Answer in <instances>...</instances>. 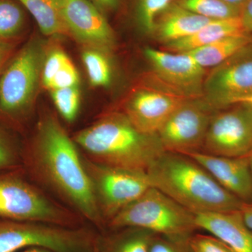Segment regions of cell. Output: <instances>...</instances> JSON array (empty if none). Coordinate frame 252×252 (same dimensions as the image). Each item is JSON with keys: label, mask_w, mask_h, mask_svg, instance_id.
I'll use <instances>...</instances> for the list:
<instances>
[{"label": "cell", "mask_w": 252, "mask_h": 252, "mask_svg": "<svg viewBox=\"0 0 252 252\" xmlns=\"http://www.w3.org/2000/svg\"><path fill=\"white\" fill-rule=\"evenodd\" d=\"M32 158L44 178L79 213L97 224L102 221L85 163L56 118L41 122Z\"/></svg>", "instance_id": "obj_1"}, {"label": "cell", "mask_w": 252, "mask_h": 252, "mask_svg": "<svg viewBox=\"0 0 252 252\" xmlns=\"http://www.w3.org/2000/svg\"><path fill=\"white\" fill-rule=\"evenodd\" d=\"M152 187L195 214L236 211L243 202L193 158L165 151L147 170Z\"/></svg>", "instance_id": "obj_2"}, {"label": "cell", "mask_w": 252, "mask_h": 252, "mask_svg": "<svg viewBox=\"0 0 252 252\" xmlns=\"http://www.w3.org/2000/svg\"><path fill=\"white\" fill-rule=\"evenodd\" d=\"M74 142L96 162L144 171L165 152L157 134L141 132L122 112L107 114L78 132Z\"/></svg>", "instance_id": "obj_3"}, {"label": "cell", "mask_w": 252, "mask_h": 252, "mask_svg": "<svg viewBox=\"0 0 252 252\" xmlns=\"http://www.w3.org/2000/svg\"><path fill=\"white\" fill-rule=\"evenodd\" d=\"M109 225L114 229L133 227L179 238H190L199 229L195 214L154 187L123 209Z\"/></svg>", "instance_id": "obj_4"}, {"label": "cell", "mask_w": 252, "mask_h": 252, "mask_svg": "<svg viewBox=\"0 0 252 252\" xmlns=\"http://www.w3.org/2000/svg\"><path fill=\"white\" fill-rule=\"evenodd\" d=\"M46 53L32 39L14 54L0 74V115L18 121L27 115L35 100Z\"/></svg>", "instance_id": "obj_5"}, {"label": "cell", "mask_w": 252, "mask_h": 252, "mask_svg": "<svg viewBox=\"0 0 252 252\" xmlns=\"http://www.w3.org/2000/svg\"><path fill=\"white\" fill-rule=\"evenodd\" d=\"M97 238L82 228L34 221L0 220V252L28 248L52 252H97Z\"/></svg>", "instance_id": "obj_6"}, {"label": "cell", "mask_w": 252, "mask_h": 252, "mask_svg": "<svg viewBox=\"0 0 252 252\" xmlns=\"http://www.w3.org/2000/svg\"><path fill=\"white\" fill-rule=\"evenodd\" d=\"M94 185L102 220L110 221L123 209L152 188L147 172L84 162Z\"/></svg>", "instance_id": "obj_7"}, {"label": "cell", "mask_w": 252, "mask_h": 252, "mask_svg": "<svg viewBox=\"0 0 252 252\" xmlns=\"http://www.w3.org/2000/svg\"><path fill=\"white\" fill-rule=\"evenodd\" d=\"M0 218L72 227L67 212L16 175H0Z\"/></svg>", "instance_id": "obj_8"}, {"label": "cell", "mask_w": 252, "mask_h": 252, "mask_svg": "<svg viewBox=\"0 0 252 252\" xmlns=\"http://www.w3.org/2000/svg\"><path fill=\"white\" fill-rule=\"evenodd\" d=\"M252 95V41L207 73L203 98L219 110Z\"/></svg>", "instance_id": "obj_9"}, {"label": "cell", "mask_w": 252, "mask_h": 252, "mask_svg": "<svg viewBox=\"0 0 252 252\" xmlns=\"http://www.w3.org/2000/svg\"><path fill=\"white\" fill-rule=\"evenodd\" d=\"M252 146V105L240 102L215 112L200 152L218 157H244Z\"/></svg>", "instance_id": "obj_10"}, {"label": "cell", "mask_w": 252, "mask_h": 252, "mask_svg": "<svg viewBox=\"0 0 252 252\" xmlns=\"http://www.w3.org/2000/svg\"><path fill=\"white\" fill-rule=\"evenodd\" d=\"M216 111L203 97L185 100L158 131L165 150L185 155L201 152Z\"/></svg>", "instance_id": "obj_11"}, {"label": "cell", "mask_w": 252, "mask_h": 252, "mask_svg": "<svg viewBox=\"0 0 252 252\" xmlns=\"http://www.w3.org/2000/svg\"><path fill=\"white\" fill-rule=\"evenodd\" d=\"M156 82L157 85L135 89L123 107V114L144 133L157 134L175 109L189 98Z\"/></svg>", "instance_id": "obj_12"}, {"label": "cell", "mask_w": 252, "mask_h": 252, "mask_svg": "<svg viewBox=\"0 0 252 252\" xmlns=\"http://www.w3.org/2000/svg\"><path fill=\"white\" fill-rule=\"evenodd\" d=\"M146 59L160 84L189 98L203 97L207 70L186 54L147 47Z\"/></svg>", "instance_id": "obj_13"}, {"label": "cell", "mask_w": 252, "mask_h": 252, "mask_svg": "<svg viewBox=\"0 0 252 252\" xmlns=\"http://www.w3.org/2000/svg\"><path fill=\"white\" fill-rule=\"evenodd\" d=\"M57 1L69 36L87 49L104 53L115 46L112 28L90 0Z\"/></svg>", "instance_id": "obj_14"}, {"label": "cell", "mask_w": 252, "mask_h": 252, "mask_svg": "<svg viewBox=\"0 0 252 252\" xmlns=\"http://www.w3.org/2000/svg\"><path fill=\"white\" fill-rule=\"evenodd\" d=\"M187 155L203 166L229 193L244 203H252V177L248 158L218 157L203 152Z\"/></svg>", "instance_id": "obj_15"}, {"label": "cell", "mask_w": 252, "mask_h": 252, "mask_svg": "<svg viewBox=\"0 0 252 252\" xmlns=\"http://www.w3.org/2000/svg\"><path fill=\"white\" fill-rule=\"evenodd\" d=\"M199 229L207 230L233 252H252V230L240 210L195 215Z\"/></svg>", "instance_id": "obj_16"}, {"label": "cell", "mask_w": 252, "mask_h": 252, "mask_svg": "<svg viewBox=\"0 0 252 252\" xmlns=\"http://www.w3.org/2000/svg\"><path fill=\"white\" fill-rule=\"evenodd\" d=\"M212 21L185 9L177 2L171 3L157 18L152 34L158 41L166 44L191 35Z\"/></svg>", "instance_id": "obj_17"}, {"label": "cell", "mask_w": 252, "mask_h": 252, "mask_svg": "<svg viewBox=\"0 0 252 252\" xmlns=\"http://www.w3.org/2000/svg\"><path fill=\"white\" fill-rule=\"evenodd\" d=\"M244 32L240 17L213 20L191 35L164 44V50L178 54L187 53L225 36Z\"/></svg>", "instance_id": "obj_18"}, {"label": "cell", "mask_w": 252, "mask_h": 252, "mask_svg": "<svg viewBox=\"0 0 252 252\" xmlns=\"http://www.w3.org/2000/svg\"><path fill=\"white\" fill-rule=\"evenodd\" d=\"M252 41V34L244 32L221 38L186 54L202 67L212 68L228 59L232 55Z\"/></svg>", "instance_id": "obj_19"}, {"label": "cell", "mask_w": 252, "mask_h": 252, "mask_svg": "<svg viewBox=\"0 0 252 252\" xmlns=\"http://www.w3.org/2000/svg\"><path fill=\"white\" fill-rule=\"evenodd\" d=\"M48 36H69L57 0H18Z\"/></svg>", "instance_id": "obj_20"}, {"label": "cell", "mask_w": 252, "mask_h": 252, "mask_svg": "<svg viewBox=\"0 0 252 252\" xmlns=\"http://www.w3.org/2000/svg\"><path fill=\"white\" fill-rule=\"evenodd\" d=\"M98 241L97 252H149L156 233L142 228L127 227Z\"/></svg>", "instance_id": "obj_21"}, {"label": "cell", "mask_w": 252, "mask_h": 252, "mask_svg": "<svg viewBox=\"0 0 252 252\" xmlns=\"http://www.w3.org/2000/svg\"><path fill=\"white\" fill-rule=\"evenodd\" d=\"M26 23L24 7L18 0H0V41L15 44Z\"/></svg>", "instance_id": "obj_22"}, {"label": "cell", "mask_w": 252, "mask_h": 252, "mask_svg": "<svg viewBox=\"0 0 252 252\" xmlns=\"http://www.w3.org/2000/svg\"><path fill=\"white\" fill-rule=\"evenodd\" d=\"M176 2L189 11L212 20L240 17L241 11L221 0H177Z\"/></svg>", "instance_id": "obj_23"}, {"label": "cell", "mask_w": 252, "mask_h": 252, "mask_svg": "<svg viewBox=\"0 0 252 252\" xmlns=\"http://www.w3.org/2000/svg\"><path fill=\"white\" fill-rule=\"evenodd\" d=\"M82 60L93 86L102 87L110 84L112 71L104 52L86 48L83 52Z\"/></svg>", "instance_id": "obj_24"}, {"label": "cell", "mask_w": 252, "mask_h": 252, "mask_svg": "<svg viewBox=\"0 0 252 252\" xmlns=\"http://www.w3.org/2000/svg\"><path fill=\"white\" fill-rule=\"evenodd\" d=\"M172 0H137L136 21L141 31L153 34L156 21L159 15L171 4Z\"/></svg>", "instance_id": "obj_25"}, {"label": "cell", "mask_w": 252, "mask_h": 252, "mask_svg": "<svg viewBox=\"0 0 252 252\" xmlns=\"http://www.w3.org/2000/svg\"><path fill=\"white\" fill-rule=\"evenodd\" d=\"M53 102L63 119L72 122L77 117L80 107L79 87L64 88L51 91Z\"/></svg>", "instance_id": "obj_26"}, {"label": "cell", "mask_w": 252, "mask_h": 252, "mask_svg": "<svg viewBox=\"0 0 252 252\" xmlns=\"http://www.w3.org/2000/svg\"><path fill=\"white\" fill-rule=\"evenodd\" d=\"M67 54L59 48H55L46 54L41 70V84L47 89L50 82L63 66L69 61Z\"/></svg>", "instance_id": "obj_27"}, {"label": "cell", "mask_w": 252, "mask_h": 252, "mask_svg": "<svg viewBox=\"0 0 252 252\" xmlns=\"http://www.w3.org/2000/svg\"><path fill=\"white\" fill-rule=\"evenodd\" d=\"M189 238H170L161 235H154L149 252H191Z\"/></svg>", "instance_id": "obj_28"}, {"label": "cell", "mask_w": 252, "mask_h": 252, "mask_svg": "<svg viewBox=\"0 0 252 252\" xmlns=\"http://www.w3.org/2000/svg\"><path fill=\"white\" fill-rule=\"evenodd\" d=\"M191 252H233L223 242L214 235H192L189 238Z\"/></svg>", "instance_id": "obj_29"}, {"label": "cell", "mask_w": 252, "mask_h": 252, "mask_svg": "<svg viewBox=\"0 0 252 252\" xmlns=\"http://www.w3.org/2000/svg\"><path fill=\"white\" fill-rule=\"evenodd\" d=\"M79 74L70 59L67 61L50 82L47 89L50 91L73 87L79 84Z\"/></svg>", "instance_id": "obj_30"}, {"label": "cell", "mask_w": 252, "mask_h": 252, "mask_svg": "<svg viewBox=\"0 0 252 252\" xmlns=\"http://www.w3.org/2000/svg\"><path fill=\"white\" fill-rule=\"evenodd\" d=\"M17 154L14 144L4 130L0 128V170L15 165Z\"/></svg>", "instance_id": "obj_31"}, {"label": "cell", "mask_w": 252, "mask_h": 252, "mask_svg": "<svg viewBox=\"0 0 252 252\" xmlns=\"http://www.w3.org/2000/svg\"><path fill=\"white\" fill-rule=\"evenodd\" d=\"M240 18L245 32L252 34V0L245 1L240 11Z\"/></svg>", "instance_id": "obj_32"}, {"label": "cell", "mask_w": 252, "mask_h": 252, "mask_svg": "<svg viewBox=\"0 0 252 252\" xmlns=\"http://www.w3.org/2000/svg\"><path fill=\"white\" fill-rule=\"evenodd\" d=\"M14 43L0 41V74L14 55Z\"/></svg>", "instance_id": "obj_33"}, {"label": "cell", "mask_w": 252, "mask_h": 252, "mask_svg": "<svg viewBox=\"0 0 252 252\" xmlns=\"http://www.w3.org/2000/svg\"><path fill=\"white\" fill-rule=\"evenodd\" d=\"M90 1L101 12L115 9L119 2V0H90Z\"/></svg>", "instance_id": "obj_34"}, {"label": "cell", "mask_w": 252, "mask_h": 252, "mask_svg": "<svg viewBox=\"0 0 252 252\" xmlns=\"http://www.w3.org/2000/svg\"><path fill=\"white\" fill-rule=\"evenodd\" d=\"M240 212L245 223L252 230V203H244Z\"/></svg>", "instance_id": "obj_35"}, {"label": "cell", "mask_w": 252, "mask_h": 252, "mask_svg": "<svg viewBox=\"0 0 252 252\" xmlns=\"http://www.w3.org/2000/svg\"><path fill=\"white\" fill-rule=\"evenodd\" d=\"M221 1H223L225 4L233 6V7L241 10L247 0H221Z\"/></svg>", "instance_id": "obj_36"}, {"label": "cell", "mask_w": 252, "mask_h": 252, "mask_svg": "<svg viewBox=\"0 0 252 252\" xmlns=\"http://www.w3.org/2000/svg\"><path fill=\"white\" fill-rule=\"evenodd\" d=\"M18 252H52L49 250H46V249L33 248L26 249V250H21V251Z\"/></svg>", "instance_id": "obj_37"}, {"label": "cell", "mask_w": 252, "mask_h": 252, "mask_svg": "<svg viewBox=\"0 0 252 252\" xmlns=\"http://www.w3.org/2000/svg\"><path fill=\"white\" fill-rule=\"evenodd\" d=\"M246 158H248V159H252V148L250 149V152L248 154V155L246 156V157H245Z\"/></svg>", "instance_id": "obj_38"}, {"label": "cell", "mask_w": 252, "mask_h": 252, "mask_svg": "<svg viewBox=\"0 0 252 252\" xmlns=\"http://www.w3.org/2000/svg\"><path fill=\"white\" fill-rule=\"evenodd\" d=\"M243 102H248V103L251 104L252 105V95L249 97L248 98H247L245 100H244Z\"/></svg>", "instance_id": "obj_39"}, {"label": "cell", "mask_w": 252, "mask_h": 252, "mask_svg": "<svg viewBox=\"0 0 252 252\" xmlns=\"http://www.w3.org/2000/svg\"><path fill=\"white\" fill-rule=\"evenodd\" d=\"M250 169H251L252 177V159H250Z\"/></svg>", "instance_id": "obj_40"}]
</instances>
